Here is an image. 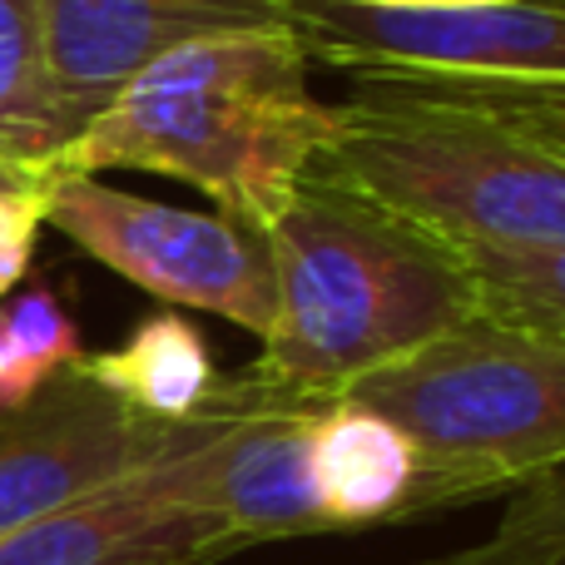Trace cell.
Instances as JSON below:
<instances>
[{"instance_id": "cell-13", "label": "cell", "mask_w": 565, "mask_h": 565, "mask_svg": "<svg viewBox=\"0 0 565 565\" xmlns=\"http://www.w3.org/2000/svg\"><path fill=\"white\" fill-rule=\"evenodd\" d=\"M65 149L70 125L45 70L40 0H0V164L45 179Z\"/></svg>"}, {"instance_id": "cell-8", "label": "cell", "mask_w": 565, "mask_h": 565, "mask_svg": "<svg viewBox=\"0 0 565 565\" xmlns=\"http://www.w3.org/2000/svg\"><path fill=\"white\" fill-rule=\"evenodd\" d=\"M174 437L179 422L129 412L75 362L35 402L0 412V536L125 481L164 457Z\"/></svg>"}, {"instance_id": "cell-10", "label": "cell", "mask_w": 565, "mask_h": 565, "mask_svg": "<svg viewBox=\"0 0 565 565\" xmlns=\"http://www.w3.org/2000/svg\"><path fill=\"white\" fill-rule=\"evenodd\" d=\"M238 551L209 511L169 487L159 457L0 536V565H218Z\"/></svg>"}, {"instance_id": "cell-14", "label": "cell", "mask_w": 565, "mask_h": 565, "mask_svg": "<svg viewBox=\"0 0 565 565\" xmlns=\"http://www.w3.org/2000/svg\"><path fill=\"white\" fill-rule=\"evenodd\" d=\"M79 358H85L79 328L50 288L10 292L0 302V412L35 402Z\"/></svg>"}, {"instance_id": "cell-16", "label": "cell", "mask_w": 565, "mask_h": 565, "mask_svg": "<svg viewBox=\"0 0 565 565\" xmlns=\"http://www.w3.org/2000/svg\"><path fill=\"white\" fill-rule=\"evenodd\" d=\"M422 565H565V467L521 481L481 541Z\"/></svg>"}, {"instance_id": "cell-9", "label": "cell", "mask_w": 565, "mask_h": 565, "mask_svg": "<svg viewBox=\"0 0 565 565\" xmlns=\"http://www.w3.org/2000/svg\"><path fill=\"white\" fill-rule=\"evenodd\" d=\"M248 30H292L288 0H40L45 70L70 145L154 60Z\"/></svg>"}, {"instance_id": "cell-21", "label": "cell", "mask_w": 565, "mask_h": 565, "mask_svg": "<svg viewBox=\"0 0 565 565\" xmlns=\"http://www.w3.org/2000/svg\"><path fill=\"white\" fill-rule=\"evenodd\" d=\"M447 6H487V0H447Z\"/></svg>"}, {"instance_id": "cell-3", "label": "cell", "mask_w": 565, "mask_h": 565, "mask_svg": "<svg viewBox=\"0 0 565 565\" xmlns=\"http://www.w3.org/2000/svg\"><path fill=\"white\" fill-rule=\"evenodd\" d=\"M308 179L332 184L447 248L565 244V159L536 139L392 79H352L338 135Z\"/></svg>"}, {"instance_id": "cell-1", "label": "cell", "mask_w": 565, "mask_h": 565, "mask_svg": "<svg viewBox=\"0 0 565 565\" xmlns=\"http://www.w3.org/2000/svg\"><path fill=\"white\" fill-rule=\"evenodd\" d=\"M332 135L338 105L312 95L298 35L248 30L194 40L139 70L55 169L179 179L214 199L218 214L264 234Z\"/></svg>"}, {"instance_id": "cell-17", "label": "cell", "mask_w": 565, "mask_h": 565, "mask_svg": "<svg viewBox=\"0 0 565 565\" xmlns=\"http://www.w3.org/2000/svg\"><path fill=\"white\" fill-rule=\"evenodd\" d=\"M392 85H412L441 95L461 109L497 119V125L516 129V135L536 139L541 149L565 159V85H531V79H392Z\"/></svg>"}, {"instance_id": "cell-5", "label": "cell", "mask_w": 565, "mask_h": 565, "mask_svg": "<svg viewBox=\"0 0 565 565\" xmlns=\"http://www.w3.org/2000/svg\"><path fill=\"white\" fill-rule=\"evenodd\" d=\"M45 228L65 234L109 274L145 288L169 308H194L254 332L274 328V258L258 228L228 214H199L159 199L109 189L99 174L50 169L40 184Z\"/></svg>"}, {"instance_id": "cell-20", "label": "cell", "mask_w": 565, "mask_h": 565, "mask_svg": "<svg viewBox=\"0 0 565 565\" xmlns=\"http://www.w3.org/2000/svg\"><path fill=\"white\" fill-rule=\"evenodd\" d=\"M328 6H358V10H407V6H447V0H328Z\"/></svg>"}, {"instance_id": "cell-6", "label": "cell", "mask_w": 565, "mask_h": 565, "mask_svg": "<svg viewBox=\"0 0 565 565\" xmlns=\"http://www.w3.org/2000/svg\"><path fill=\"white\" fill-rule=\"evenodd\" d=\"M308 60L352 79H531L565 85V0L358 10L288 0Z\"/></svg>"}, {"instance_id": "cell-7", "label": "cell", "mask_w": 565, "mask_h": 565, "mask_svg": "<svg viewBox=\"0 0 565 565\" xmlns=\"http://www.w3.org/2000/svg\"><path fill=\"white\" fill-rule=\"evenodd\" d=\"M318 407L322 402L264 392L248 377H218L214 397L179 422L159 471L244 551L264 541L322 536L328 521L308 461V427Z\"/></svg>"}, {"instance_id": "cell-2", "label": "cell", "mask_w": 565, "mask_h": 565, "mask_svg": "<svg viewBox=\"0 0 565 565\" xmlns=\"http://www.w3.org/2000/svg\"><path fill=\"white\" fill-rule=\"evenodd\" d=\"M274 328L238 377L298 402H338L367 372L477 318L457 248L332 184L302 179L264 228Z\"/></svg>"}, {"instance_id": "cell-12", "label": "cell", "mask_w": 565, "mask_h": 565, "mask_svg": "<svg viewBox=\"0 0 565 565\" xmlns=\"http://www.w3.org/2000/svg\"><path fill=\"white\" fill-rule=\"evenodd\" d=\"M79 372L149 422H184L214 397L218 367L204 332L179 312H154L119 348L85 352Z\"/></svg>"}, {"instance_id": "cell-18", "label": "cell", "mask_w": 565, "mask_h": 565, "mask_svg": "<svg viewBox=\"0 0 565 565\" xmlns=\"http://www.w3.org/2000/svg\"><path fill=\"white\" fill-rule=\"evenodd\" d=\"M45 184V179H40ZM45 228L40 214V189L30 194H0V302L20 288V278L30 274V258H35V238Z\"/></svg>"}, {"instance_id": "cell-19", "label": "cell", "mask_w": 565, "mask_h": 565, "mask_svg": "<svg viewBox=\"0 0 565 565\" xmlns=\"http://www.w3.org/2000/svg\"><path fill=\"white\" fill-rule=\"evenodd\" d=\"M30 189H40V179H35V174L0 164V194H30Z\"/></svg>"}, {"instance_id": "cell-11", "label": "cell", "mask_w": 565, "mask_h": 565, "mask_svg": "<svg viewBox=\"0 0 565 565\" xmlns=\"http://www.w3.org/2000/svg\"><path fill=\"white\" fill-rule=\"evenodd\" d=\"M312 487L328 531L392 526L412 516H437L431 481L412 437L362 402H322L308 427Z\"/></svg>"}, {"instance_id": "cell-4", "label": "cell", "mask_w": 565, "mask_h": 565, "mask_svg": "<svg viewBox=\"0 0 565 565\" xmlns=\"http://www.w3.org/2000/svg\"><path fill=\"white\" fill-rule=\"evenodd\" d=\"M412 437L437 511L507 501L565 467V338L467 318L342 392Z\"/></svg>"}, {"instance_id": "cell-15", "label": "cell", "mask_w": 565, "mask_h": 565, "mask_svg": "<svg viewBox=\"0 0 565 565\" xmlns=\"http://www.w3.org/2000/svg\"><path fill=\"white\" fill-rule=\"evenodd\" d=\"M481 318L565 338V244L556 248H467Z\"/></svg>"}]
</instances>
